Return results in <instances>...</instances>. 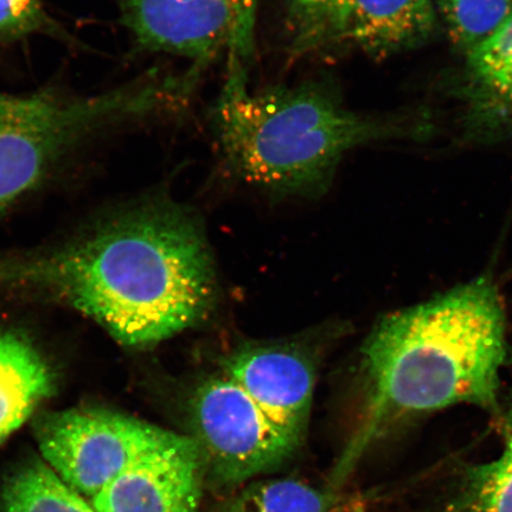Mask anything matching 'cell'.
<instances>
[{"mask_svg": "<svg viewBox=\"0 0 512 512\" xmlns=\"http://www.w3.org/2000/svg\"><path fill=\"white\" fill-rule=\"evenodd\" d=\"M508 358L505 313L491 279L480 277L384 317L362 349L367 405L332 471L338 490L370 446L407 419L458 405L501 413Z\"/></svg>", "mask_w": 512, "mask_h": 512, "instance_id": "cell-1", "label": "cell"}, {"mask_svg": "<svg viewBox=\"0 0 512 512\" xmlns=\"http://www.w3.org/2000/svg\"><path fill=\"white\" fill-rule=\"evenodd\" d=\"M210 126L228 174L278 196L322 195L349 151L390 133L348 110L331 81L255 91L239 57L228 59Z\"/></svg>", "mask_w": 512, "mask_h": 512, "instance_id": "cell-2", "label": "cell"}, {"mask_svg": "<svg viewBox=\"0 0 512 512\" xmlns=\"http://www.w3.org/2000/svg\"><path fill=\"white\" fill-rule=\"evenodd\" d=\"M91 279L106 330L131 348L152 347L202 322L216 296L200 220L162 195L108 217Z\"/></svg>", "mask_w": 512, "mask_h": 512, "instance_id": "cell-3", "label": "cell"}, {"mask_svg": "<svg viewBox=\"0 0 512 512\" xmlns=\"http://www.w3.org/2000/svg\"><path fill=\"white\" fill-rule=\"evenodd\" d=\"M200 76L150 74L94 95L54 89L0 94V213L43 182L70 153L119 126L174 114Z\"/></svg>", "mask_w": 512, "mask_h": 512, "instance_id": "cell-4", "label": "cell"}, {"mask_svg": "<svg viewBox=\"0 0 512 512\" xmlns=\"http://www.w3.org/2000/svg\"><path fill=\"white\" fill-rule=\"evenodd\" d=\"M35 434L44 462L89 501L127 466L176 435L95 407L44 414L36 422Z\"/></svg>", "mask_w": 512, "mask_h": 512, "instance_id": "cell-5", "label": "cell"}, {"mask_svg": "<svg viewBox=\"0 0 512 512\" xmlns=\"http://www.w3.org/2000/svg\"><path fill=\"white\" fill-rule=\"evenodd\" d=\"M189 415L203 469L228 488L278 469L299 446L223 374L197 384Z\"/></svg>", "mask_w": 512, "mask_h": 512, "instance_id": "cell-6", "label": "cell"}, {"mask_svg": "<svg viewBox=\"0 0 512 512\" xmlns=\"http://www.w3.org/2000/svg\"><path fill=\"white\" fill-rule=\"evenodd\" d=\"M292 59L360 49L386 56L426 40L432 0H290L285 14Z\"/></svg>", "mask_w": 512, "mask_h": 512, "instance_id": "cell-7", "label": "cell"}, {"mask_svg": "<svg viewBox=\"0 0 512 512\" xmlns=\"http://www.w3.org/2000/svg\"><path fill=\"white\" fill-rule=\"evenodd\" d=\"M496 421L492 456H448L357 497L354 512H512V398Z\"/></svg>", "mask_w": 512, "mask_h": 512, "instance_id": "cell-8", "label": "cell"}, {"mask_svg": "<svg viewBox=\"0 0 512 512\" xmlns=\"http://www.w3.org/2000/svg\"><path fill=\"white\" fill-rule=\"evenodd\" d=\"M139 50L185 57L206 68L226 53L247 61L259 0H114Z\"/></svg>", "mask_w": 512, "mask_h": 512, "instance_id": "cell-9", "label": "cell"}, {"mask_svg": "<svg viewBox=\"0 0 512 512\" xmlns=\"http://www.w3.org/2000/svg\"><path fill=\"white\" fill-rule=\"evenodd\" d=\"M222 374L238 383L268 419L302 444L316 383V360L297 343L248 344L224 358Z\"/></svg>", "mask_w": 512, "mask_h": 512, "instance_id": "cell-10", "label": "cell"}, {"mask_svg": "<svg viewBox=\"0 0 512 512\" xmlns=\"http://www.w3.org/2000/svg\"><path fill=\"white\" fill-rule=\"evenodd\" d=\"M203 462L195 440L176 434L91 499L96 512H198Z\"/></svg>", "mask_w": 512, "mask_h": 512, "instance_id": "cell-11", "label": "cell"}, {"mask_svg": "<svg viewBox=\"0 0 512 512\" xmlns=\"http://www.w3.org/2000/svg\"><path fill=\"white\" fill-rule=\"evenodd\" d=\"M54 390L53 371L29 339L0 331V445Z\"/></svg>", "mask_w": 512, "mask_h": 512, "instance_id": "cell-12", "label": "cell"}, {"mask_svg": "<svg viewBox=\"0 0 512 512\" xmlns=\"http://www.w3.org/2000/svg\"><path fill=\"white\" fill-rule=\"evenodd\" d=\"M4 512H96L40 458H32L6 477L0 492Z\"/></svg>", "mask_w": 512, "mask_h": 512, "instance_id": "cell-13", "label": "cell"}, {"mask_svg": "<svg viewBox=\"0 0 512 512\" xmlns=\"http://www.w3.org/2000/svg\"><path fill=\"white\" fill-rule=\"evenodd\" d=\"M337 491H323L297 479H267L243 488L221 512H336L348 505Z\"/></svg>", "mask_w": 512, "mask_h": 512, "instance_id": "cell-14", "label": "cell"}, {"mask_svg": "<svg viewBox=\"0 0 512 512\" xmlns=\"http://www.w3.org/2000/svg\"><path fill=\"white\" fill-rule=\"evenodd\" d=\"M467 57L471 85L482 107L512 119V17Z\"/></svg>", "mask_w": 512, "mask_h": 512, "instance_id": "cell-15", "label": "cell"}, {"mask_svg": "<svg viewBox=\"0 0 512 512\" xmlns=\"http://www.w3.org/2000/svg\"><path fill=\"white\" fill-rule=\"evenodd\" d=\"M440 10L454 46L469 56L509 22L512 0H440Z\"/></svg>", "mask_w": 512, "mask_h": 512, "instance_id": "cell-16", "label": "cell"}, {"mask_svg": "<svg viewBox=\"0 0 512 512\" xmlns=\"http://www.w3.org/2000/svg\"><path fill=\"white\" fill-rule=\"evenodd\" d=\"M43 35L78 48L79 41L48 14L41 0H0V43Z\"/></svg>", "mask_w": 512, "mask_h": 512, "instance_id": "cell-17", "label": "cell"}]
</instances>
